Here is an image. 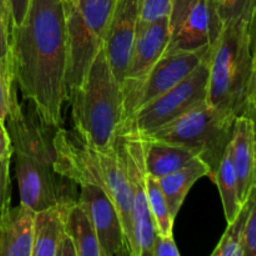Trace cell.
I'll return each instance as SVG.
<instances>
[{"label":"cell","instance_id":"1","mask_svg":"<svg viewBox=\"0 0 256 256\" xmlns=\"http://www.w3.org/2000/svg\"><path fill=\"white\" fill-rule=\"evenodd\" d=\"M14 84L48 125L62 128L66 99L68 29L64 0H30L9 35Z\"/></svg>","mask_w":256,"mask_h":256},{"label":"cell","instance_id":"2","mask_svg":"<svg viewBox=\"0 0 256 256\" xmlns=\"http://www.w3.org/2000/svg\"><path fill=\"white\" fill-rule=\"evenodd\" d=\"M18 92L16 88L5 124L15 156L20 204L39 212L75 202L79 186L56 169L54 136L59 128L45 124L32 102L22 104Z\"/></svg>","mask_w":256,"mask_h":256},{"label":"cell","instance_id":"3","mask_svg":"<svg viewBox=\"0 0 256 256\" xmlns=\"http://www.w3.org/2000/svg\"><path fill=\"white\" fill-rule=\"evenodd\" d=\"M256 5L222 22L210 49L208 104L255 120Z\"/></svg>","mask_w":256,"mask_h":256},{"label":"cell","instance_id":"4","mask_svg":"<svg viewBox=\"0 0 256 256\" xmlns=\"http://www.w3.org/2000/svg\"><path fill=\"white\" fill-rule=\"evenodd\" d=\"M56 169L79 186L92 184L106 192L116 208L124 228L130 256H139L134 235L132 198L119 140L110 152H98L82 142L75 132L59 128L55 132Z\"/></svg>","mask_w":256,"mask_h":256},{"label":"cell","instance_id":"5","mask_svg":"<svg viewBox=\"0 0 256 256\" xmlns=\"http://www.w3.org/2000/svg\"><path fill=\"white\" fill-rule=\"evenodd\" d=\"M74 132L82 142L98 152H110L116 144L124 120V100L102 48L86 78L70 99Z\"/></svg>","mask_w":256,"mask_h":256},{"label":"cell","instance_id":"6","mask_svg":"<svg viewBox=\"0 0 256 256\" xmlns=\"http://www.w3.org/2000/svg\"><path fill=\"white\" fill-rule=\"evenodd\" d=\"M235 119L229 112L205 102L159 129L139 135L146 140L178 144L192 150L208 165L212 180L232 142Z\"/></svg>","mask_w":256,"mask_h":256},{"label":"cell","instance_id":"7","mask_svg":"<svg viewBox=\"0 0 256 256\" xmlns=\"http://www.w3.org/2000/svg\"><path fill=\"white\" fill-rule=\"evenodd\" d=\"M116 0H64L68 29L66 99L70 102L104 48L108 25Z\"/></svg>","mask_w":256,"mask_h":256},{"label":"cell","instance_id":"8","mask_svg":"<svg viewBox=\"0 0 256 256\" xmlns=\"http://www.w3.org/2000/svg\"><path fill=\"white\" fill-rule=\"evenodd\" d=\"M209 72L210 52L204 62L176 86L126 118L120 126L118 136L146 134L174 122L194 108L208 102Z\"/></svg>","mask_w":256,"mask_h":256},{"label":"cell","instance_id":"9","mask_svg":"<svg viewBox=\"0 0 256 256\" xmlns=\"http://www.w3.org/2000/svg\"><path fill=\"white\" fill-rule=\"evenodd\" d=\"M210 48H202L192 52H164L142 79L124 82L122 85L124 120L189 76L204 62Z\"/></svg>","mask_w":256,"mask_h":256},{"label":"cell","instance_id":"10","mask_svg":"<svg viewBox=\"0 0 256 256\" xmlns=\"http://www.w3.org/2000/svg\"><path fill=\"white\" fill-rule=\"evenodd\" d=\"M132 198L134 235L139 256H152V244L158 229L149 208L146 192V172L144 164V140L139 134L118 136Z\"/></svg>","mask_w":256,"mask_h":256},{"label":"cell","instance_id":"11","mask_svg":"<svg viewBox=\"0 0 256 256\" xmlns=\"http://www.w3.org/2000/svg\"><path fill=\"white\" fill-rule=\"evenodd\" d=\"M78 202L84 206L96 232L102 256H130L124 228L106 192L92 184L79 185Z\"/></svg>","mask_w":256,"mask_h":256},{"label":"cell","instance_id":"12","mask_svg":"<svg viewBox=\"0 0 256 256\" xmlns=\"http://www.w3.org/2000/svg\"><path fill=\"white\" fill-rule=\"evenodd\" d=\"M142 0H116L105 35L104 50L120 85L125 79L135 30L140 19Z\"/></svg>","mask_w":256,"mask_h":256},{"label":"cell","instance_id":"13","mask_svg":"<svg viewBox=\"0 0 256 256\" xmlns=\"http://www.w3.org/2000/svg\"><path fill=\"white\" fill-rule=\"evenodd\" d=\"M222 22L214 0H199L182 24L172 32L165 52H192L212 46L222 32Z\"/></svg>","mask_w":256,"mask_h":256},{"label":"cell","instance_id":"14","mask_svg":"<svg viewBox=\"0 0 256 256\" xmlns=\"http://www.w3.org/2000/svg\"><path fill=\"white\" fill-rule=\"evenodd\" d=\"M170 36L172 30L169 18L154 22H142L139 19L124 82L142 79L152 69V65L164 55L165 49L170 42Z\"/></svg>","mask_w":256,"mask_h":256},{"label":"cell","instance_id":"15","mask_svg":"<svg viewBox=\"0 0 256 256\" xmlns=\"http://www.w3.org/2000/svg\"><path fill=\"white\" fill-rule=\"evenodd\" d=\"M232 160L238 176V190L242 204L246 202L250 192L256 188V136L255 120L240 116L235 119L232 142Z\"/></svg>","mask_w":256,"mask_h":256},{"label":"cell","instance_id":"16","mask_svg":"<svg viewBox=\"0 0 256 256\" xmlns=\"http://www.w3.org/2000/svg\"><path fill=\"white\" fill-rule=\"evenodd\" d=\"M35 212L25 205L0 216V256H32Z\"/></svg>","mask_w":256,"mask_h":256},{"label":"cell","instance_id":"17","mask_svg":"<svg viewBox=\"0 0 256 256\" xmlns=\"http://www.w3.org/2000/svg\"><path fill=\"white\" fill-rule=\"evenodd\" d=\"M68 204H58L46 209L35 212L34 242L32 256H55L58 245L62 239L65 230V214Z\"/></svg>","mask_w":256,"mask_h":256},{"label":"cell","instance_id":"18","mask_svg":"<svg viewBox=\"0 0 256 256\" xmlns=\"http://www.w3.org/2000/svg\"><path fill=\"white\" fill-rule=\"evenodd\" d=\"M144 140L145 172L149 176L160 179L189 164L198 158L192 150L178 144L158 140Z\"/></svg>","mask_w":256,"mask_h":256},{"label":"cell","instance_id":"19","mask_svg":"<svg viewBox=\"0 0 256 256\" xmlns=\"http://www.w3.org/2000/svg\"><path fill=\"white\" fill-rule=\"evenodd\" d=\"M210 170L208 165L199 158L192 159L189 164L172 174L158 179L160 188L166 198L170 214L176 219L184 200L195 182L204 176H209Z\"/></svg>","mask_w":256,"mask_h":256},{"label":"cell","instance_id":"20","mask_svg":"<svg viewBox=\"0 0 256 256\" xmlns=\"http://www.w3.org/2000/svg\"><path fill=\"white\" fill-rule=\"evenodd\" d=\"M65 230L74 242L78 256H102L94 225L86 210L78 200L68 205Z\"/></svg>","mask_w":256,"mask_h":256},{"label":"cell","instance_id":"21","mask_svg":"<svg viewBox=\"0 0 256 256\" xmlns=\"http://www.w3.org/2000/svg\"><path fill=\"white\" fill-rule=\"evenodd\" d=\"M212 182L218 185L222 196L224 214L228 224L236 218L238 212L242 209V204L239 199V190H238V176L235 172L234 164L232 160V150L230 144L220 162L219 168L214 175Z\"/></svg>","mask_w":256,"mask_h":256},{"label":"cell","instance_id":"22","mask_svg":"<svg viewBox=\"0 0 256 256\" xmlns=\"http://www.w3.org/2000/svg\"><path fill=\"white\" fill-rule=\"evenodd\" d=\"M255 190L256 188L250 192L246 202L242 204V209L238 212L236 218L232 222L228 224L226 232L222 235L219 245L212 252V256H244L242 235H244L245 222H246L250 208L254 204L256 199Z\"/></svg>","mask_w":256,"mask_h":256},{"label":"cell","instance_id":"23","mask_svg":"<svg viewBox=\"0 0 256 256\" xmlns=\"http://www.w3.org/2000/svg\"><path fill=\"white\" fill-rule=\"evenodd\" d=\"M146 192L149 208L154 219L158 232L162 235H172L175 219L170 214L166 198L160 188L159 182L155 178L146 174Z\"/></svg>","mask_w":256,"mask_h":256},{"label":"cell","instance_id":"24","mask_svg":"<svg viewBox=\"0 0 256 256\" xmlns=\"http://www.w3.org/2000/svg\"><path fill=\"white\" fill-rule=\"evenodd\" d=\"M16 90L12 72L10 54L0 59V120L6 119L10 112L12 96Z\"/></svg>","mask_w":256,"mask_h":256},{"label":"cell","instance_id":"25","mask_svg":"<svg viewBox=\"0 0 256 256\" xmlns=\"http://www.w3.org/2000/svg\"><path fill=\"white\" fill-rule=\"evenodd\" d=\"M172 0H142L140 20L154 22V20L169 18L172 12Z\"/></svg>","mask_w":256,"mask_h":256},{"label":"cell","instance_id":"26","mask_svg":"<svg viewBox=\"0 0 256 256\" xmlns=\"http://www.w3.org/2000/svg\"><path fill=\"white\" fill-rule=\"evenodd\" d=\"M215 9L222 22L236 18L242 12L256 5L255 0H214Z\"/></svg>","mask_w":256,"mask_h":256},{"label":"cell","instance_id":"27","mask_svg":"<svg viewBox=\"0 0 256 256\" xmlns=\"http://www.w3.org/2000/svg\"><path fill=\"white\" fill-rule=\"evenodd\" d=\"M10 160H0V216L10 208L12 202V180H10Z\"/></svg>","mask_w":256,"mask_h":256},{"label":"cell","instance_id":"28","mask_svg":"<svg viewBox=\"0 0 256 256\" xmlns=\"http://www.w3.org/2000/svg\"><path fill=\"white\" fill-rule=\"evenodd\" d=\"M242 248H244V256L256 255V202L250 208L249 215L245 222Z\"/></svg>","mask_w":256,"mask_h":256},{"label":"cell","instance_id":"29","mask_svg":"<svg viewBox=\"0 0 256 256\" xmlns=\"http://www.w3.org/2000/svg\"><path fill=\"white\" fill-rule=\"evenodd\" d=\"M198 2L199 0H172V12H170L169 16L170 30H172V32L182 24V20L188 16L190 10L194 8V5Z\"/></svg>","mask_w":256,"mask_h":256},{"label":"cell","instance_id":"30","mask_svg":"<svg viewBox=\"0 0 256 256\" xmlns=\"http://www.w3.org/2000/svg\"><path fill=\"white\" fill-rule=\"evenodd\" d=\"M152 256H180L174 236L156 232L152 244Z\"/></svg>","mask_w":256,"mask_h":256},{"label":"cell","instance_id":"31","mask_svg":"<svg viewBox=\"0 0 256 256\" xmlns=\"http://www.w3.org/2000/svg\"><path fill=\"white\" fill-rule=\"evenodd\" d=\"M30 0H8L12 28L19 26L26 15Z\"/></svg>","mask_w":256,"mask_h":256},{"label":"cell","instance_id":"32","mask_svg":"<svg viewBox=\"0 0 256 256\" xmlns=\"http://www.w3.org/2000/svg\"><path fill=\"white\" fill-rule=\"evenodd\" d=\"M12 145L4 120H0V160L12 159Z\"/></svg>","mask_w":256,"mask_h":256},{"label":"cell","instance_id":"33","mask_svg":"<svg viewBox=\"0 0 256 256\" xmlns=\"http://www.w3.org/2000/svg\"><path fill=\"white\" fill-rule=\"evenodd\" d=\"M9 55V28L0 10V59Z\"/></svg>","mask_w":256,"mask_h":256},{"label":"cell","instance_id":"34","mask_svg":"<svg viewBox=\"0 0 256 256\" xmlns=\"http://www.w3.org/2000/svg\"><path fill=\"white\" fill-rule=\"evenodd\" d=\"M55 256H78L74 242H72V238L68 234H65L62 239L60 240L56 249V255Z\"/></svg>","mask_w":256,"mask_h":256},{"label":"cell","instance_id":"35","mask_svg":"<svg viewBox=\"0 0 256 256\" xmlns=\"http://www.w3.org/2000/svg\"><path fill=\"white\" fill-rule=\"evenodd\" d=\"M0 10H2V15H4L5 20H6L8 28H9V35L12 32V18H10V12H9V4H8V0H0Z\"/></svg>","mask_w":256,"mask_h":256},{"label":"cell","instance_id":"36","mask_svg":"<svg viewBox=\"0 0 256 256\" xmlns=\"http://www.w3.org/2000/svg\"><path fill=\"white\" fill-rule=\"evenodd\" d=\"M72 2H76V0H72Z\"/></svg>","mask_w":256,"mask_h":256}]
</instances>
